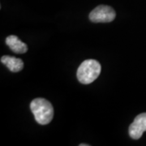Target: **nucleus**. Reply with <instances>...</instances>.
I'll return each mask as SVG.
<instances>
[{
	"label": "nucleus",
	"mask_w": 146,
	"mask_h": 146,
	"mask_svg": "<svg viewBox=\"0 0 146 146\" xmlns=\"http://www.w3.org/2000/svg\"><path fill=\"white\" fill-rule=\"evenodd\" d=\"M102 67L97 60L87 59L81 63L77 70V79L81 84H89L99 76Z\"/></svg>",
	"instance_id": "2"
},
{
	"label": "nucleus",
	"mask_w": 146,
	"mask_h": 146,
	"mask_svg": "<svg viewBox=\"0 0 146 146\" xmlns=\"http://www.w3.org/2000/svg\"><path fill=\"white\" fill-rule=\"evenodd\" d=\"M146 131V113H142L137 115L133 123L129 127L128 132L131 138L133 140L140 139L143 132Z\"/></svg>",
	"instance_id": "4"
},
{
	"label": "nucleus",
	"mask_w": 146,
	"mask_h": 146,
	"mask_svg": "<svg viewBox=\"0 0 146 146\" xmlns=\"http://www.w3.org/2000/svg\"><path fill=\"white\" fill-rule=\"evenodd\" d=\"M30 109L35 120L41 125L50 123L54 117V108L51 103L44 98H36L30 104Z\"/></svg>",
	"instance_id": "1"
},
{
	"label": "nucleus",
	"mask_w": 146,
	"mask_h": 146,
	"mask_svg": "<svg viewBox=\"0 0 146 146\" xmlns=\"http://www.w3.org/2000/svg\"><path fill=\"white\" fill-rule=\"evenodd\" d=\"M80 146H89V145H87V144H81V145H80Z\"/></svg>",
	"instance_id": "7"
},
{
	"label": "nucleus",
	"mask_w": 146,
	"mask_h": 146,
	"mask_svg": "<svg viewBox=\"0 0 146 146\" xmlns=\"http://www.w3.org/2000/svg\"><path fill=\"white\" fill-rule=\"evenodd\" d=\"M1 63L12 72H19L24 68V62L19 58L4 55L1 58Z\"/></svg>",
	"instance_id": "5"
},
{
	"label": "nucleus",
	"mask_w": 146,
	"mask_h": 146,
	"mask_svg": "<svg viewBox=\"0 0 146 146\" xmlns=\"http://www.w3.org/2000/svg\"><path fill=\"white\" fill-rule=\"evenodd\" d=\"M115 10L106 5H99L89 14V20L94 23H109L115 19Z\"/></svg>",
	"instance_id": "3"
},
{
	"label": "nucleus",
	"mask_w": 146,
	"mask_h": 146,
	"mask_svg": "<svg viewBox=\"0 0 146 146\" xmlns=\"http://www.w3.org/2000/svg\"><path fill=\"white\" fill-rule=\"evenodd\" d=\"M6 44L13 52L16 54H25L28 50L26 44L21 42L17 36L14 35H11L7 37Z\"/></svg>",
	"instance_id": "6"
}]
</instances>
